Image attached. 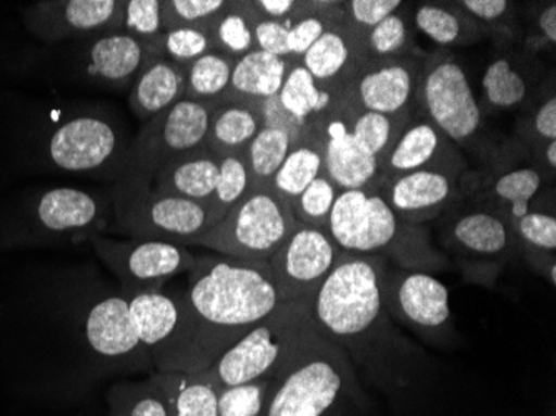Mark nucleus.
Segmentation results:
<instances>
[{
	"instance_id": "e433bc0d",
	"label": "nucleus",
	"mask_w": 556,
	"mask_h": 416,
	"mask_svg": "<svg viewBox=\"0 0 556 416\" xmlns=\"http://www.w3.org/2000/svg\"><path fill=\"white\" fill-rule=\"evenodd\" d=\"M236 58L220 50L193 61L186 67V97L199 102L215 103L229 96Z\"/></svg>"
},
{
	"instance_id": "f03ea898",
	"label": "nucleus",
	"mask_w": 556,
	"mask_h": 416,
	"mask_svg": "<svg viewBox=\"0 0 556 416\" xmlns=\"http://www.w3.org/2000/svg\"><path fill=\"white\" fill-rule=\"evenodd\" d=\"M386 267L380 256L342 253L315 293L311 315L320 337L357 360L378 383L389 387L396 380L387 355L393 352L400 356L393 345L400 346L402 337L390 325L383 305Z\"/></svg>"
},
{
	"instance_id": "13d9d810",
	"label": "nucleus",
	"mask_w": 556,
	"mask_h": 416,
	"mask_svg": "<svg viewBox=\"0 0 556 416\" xmlns=\"http://www.w3.org/2000/svg\"><path fill=\"white\" fill-rule=\"evenodd\" d=\"M542 161L545 167H548L549 171L555 172L556 140H549V142L542 143Z\"/></svg>"
},
{
	"instance_id": "8fccbe9b",
	"label": "nucleus",
	"mask_w": 556,
	"mask_h": 416,
	"mask_svg": "<svg viewBox=\"0 0 556 416\" xmlns=\"http://www.w3.org/2000/svg\"><path fill=\"white\" fill-rule=\"evenodd\" d=\"M457 4L482 27L483 33L508 29L514 21L515 8L507 0H462Z\"/></svg>"
},
{
	"instance_id": "f3484780",
	"label": "nucleus",
	"mask_w": 556,
	"mask_h": 416,
	"mask_svg": "<svg viewBox=\"0 0 556 416\" xmlns=\"http://www.w3.org/2000/svg\"><path fill=\"white\" fill-rule=\"evenodd\" d=\"M307 136L314 137L324 153L325 174L339 190L378 189L382 184V162L365 152L350 136L345 121L336 108L308 124Z\"/></svg>"
},
{
	"instance_id": "603ef678",
	"label": "nucleus",
	"mask_w": 556,
	"mask_h": 416,
	"mask_svg": "<svg viewBox=\"0 0 556 416\" xmlns=\"http://www.w3.org/2000/svg\"><path fill=\"white\" fill-rule=\"evenodd\" d=\"M254 39L255 49L275 55V58L292 59L287 22L268 21L258 15L254 27Z\"/></svg>"
},
{
	"instance_id": "1a4fd4ad",
	"label": "nucleus",
	"mask_w": 556,
	"mask_h": 416,
	"mask_svg": "<svg viewBox=\"0 0 556 416\" xmlns=\"http://www.w3.org/2000/svg\"><path fill=\"white\" fill-rule=\"evenodd\" d=\"M383 305L390 318L432 345L453 337L450 293L445 283L421 270L389 265L383 272Z\"/></svg>"
},
{
	"instance_id": "7ed1b4c3",
	"label": "nucleus",
	"mask_w": 556,
	"mask_h": 416,
	"mask_svg": "<svg viewBox=\"0 0 556 416\" xmlns=\"http://www.w3.org/2000/svg\"><path fill=\"white\" fill-rule=\"evenodd\" d=\"M327 231L350 255L392 259L408 270L446 267V260L433 249L424 225L400 220L377 189L340 190Z\"/></svg>"
},
{
	"instance_id": "9d476101",
	"label": "nucleus",
	"mask_w": 556,
	"mask_h": 416,
	"mask_svg": "<svg viewBox=\"0 0 556 416\" xmlns=\"http://www.w3.org/2000/svg\"><path fill=\"white\" fill-rule=\"evenodd\" d=\"M117 222L132 239L165 240L182 245L214 225L207 203L157 190L115 192Z\"/></svg>"
},
{
	"instance_id": "72a5a7b5",
	"label": "nucleus",
	"mask_w": 556,
	"mask_h": 416,
	"mask_svg": "<svg viewBox=\"0 0 556 416\" xmlns=\"http://www.w3.org/2000/svg\"><path fill=\"white\" fill-rule=\"evenodd\" d=\"M278 102L293 117L303 124H311L330 109L336 96L321 89L296 59L290 61L282 89L278 92Z\"/></svg>"
},
{
	"instance_id": "c756f323",
	"label": "nucleus",
	"mask_w": 556,
	"mask_h": 416,
	"mask_svg": "<svg viewBox=\"0 0 556 416\" xmlns=\"http://www.w3.org/2000/svg\"><path fill=\"white\" fill-rule=\"evenodd\" d=\"M518 249L527 256L536 274L552 287L556 285V217L555 212L530 209L510 220Z\"/></svg>"
},
{
	"instance_id": "864d4df0",
	"label": "nucleus",
	"mask_w": 556,
	"mask_h": 416,
	"mask_svg": "<svg viewBox=\"0 0 556 416\" xmlns=\"http://www.w3.org/2000/svg\"><path fill=\"white\" fill-rule=\"evenodd\" d=\"M262 125L265 127L278 128L292 137L293 143L302 142L307 139L308 124H303L299 118L290 115L282 103L278 102V97L264 100L261 103Z\"/></svg>"
},
{
	"instance_id": "de8ad7c7",
	"label": "nucleus",
	"mask_w": 556,
	"mask_h": 416,
	"mask_svg": "<svg viewBox=\"0 0 556 416\" xmlns=\"http://www.w3.org/2000/svg\"><path fill=\"white\" fill-rule=\"evenodd\" d=\"M164 30L175 27H199L217 17L229 2L225 0H162Z\"/></svg>"
},
{
	"instance_id": "09e8293b",
	"label": "nucleus",
	"mask_w": 556,
	"mask_h": 416,
	"mask_svg": "<svg viewBox=\"0 0 556 416\" xmlns=\"http://www.w3.org/2000/svg\"><path fill=\"white\" fill-rule=\"evenodd\" d=\"M161 4L162 0H125L121 29L146 42L157 43L165 33Z\"/></svg>"
},
{
	"instance_id": "bb28decb",
	"label": "nucleus",
	"mask_w": 556,
	"mask_h": 416,
	"mask_svg": "<svg viewBox=\"0 0 556 416\" xmlns=\"http://www.w3.org/2000/svg\"><path fill=\"white\" fill-rule=\"evenodd\" d=\"M125 299L129 300L137 337L152 358V355H155L170 340L179 324L177 300L162 290L134 293Z\"/></svg>"
},
{
	"instance_id": "39448f33",
	"label": "nucleus",
	"mask_w": 556,
	"mask_h": 416,
	"mask_svg": "<svg viewBox=\"0 0 556 416\" xmlns=\"http://www.w3.org/2000/svg\"><path fill=\"white\" fill-rule=\"evenodd\" d=\"M296 224L292 205L271 187H254L220 220L182 247H205L230 259L267 262Z\"/></svg>"
},
{
	"instance_id": "6ab92c4d",
	"label": "nucleus",
	"mask_w": 556,
	"mask_h": 416,
	"mask_svg": "<svg viewBox=\"0 0 556 416\" xmlns=\"http://www.w3.org/2000/svg\"><path fill=\"white\" fill-rule=\"evenodd\" d=\"M462 177L442 171H417L378 187L400 220L424 225L453 209L462 197Z\"/></svg>"
},
{
	"instance_id": "20e7f679",
	"label": "nucleus",
	"mask_w": 556,
	"mask_h": 416,
	"mask_svg": "<svg viewBox=\"0 0 556 416\" xmlns=\"http://www.w3.org/2000/svg\"><path fill=\"white\" fill-rule=\"evenodd\" d=\"M317 338L311 302L280 303L205 374L218 390L250 381L270 380L286 371Z\"/></svg>"
},
{
	"instance_id": "c85d7f7f",
	"label": "nucleus",
	"mask_w": 556,
	"mask_h": 416,
	"mask_svg": "<svg viewBox=\"0 0 556 416\" xmlns=\"http://www.w3.org/2000/svg\"><path fill=\"white\" fill-rule=\"evenodd\" d=\"M412 21L415 29L443 49L471 46L485 36L482 27L465 14L457 2H424L415 8Z\"/></svg>"
},
{
	"instance_id": "9b49d317",
	"label": "nucleus",
	"mask_w": 556,
	"mask_h": 416,
	"mask_svg": "<svg viewBox=\"0 0 556 416\" xmlns=\"http://www.w3.org/2000/svg\"><path fill=\"white\" fill-rule=\"evenodd\" d=\"M90 240L99 259L121 280L122 297L162 290L168 278L190 272L197 264L187 247L165 240H112L100 234H92Z\"/></svg>"
},
{
	"instance_id": "4d7b16f0",
	"label": "nucleus",
	"mask_w": 556,
	"mask_h": 416,
	"mask_svg": "<svg viewBox=\"0 0 556 416\" xmlns=\"http://www.w3.org/2000/svg\"><path fill=\"white\" fill-rule=\"evenodd\" d=\"M536 25H539L540 34H542L543 40L548 42L549 46L556 43V5L555 2H549L546 8L542 9V12L536 18Z\"/></svg>"
},
{
	"instance_id": "6e6d98bb",
	"label": "nucleus",
	"mask_w": 556,
	"mask_h": 416,
	"mask_svg": "<svg viewBox=\"0 0 556 416\" xmlns=\"http://www.w3.org/2000/svg\"><path fill=\"white\" fill-rule=\"evenodd\" d=\"M303 2L299 0H255L252 2L261 17L268 21L289 22L296 14Z\"/></svg>"
},
{
	"instance_id": "58836bf2",
	"label": "nucleus",
	"mask_w": 556,
	"mask_h": 416,
	"mask_svg": "<svg viewBox=\"0 0 556 416\" xmlns=\"http://www.w3.org/2000/svg\"><path fill=\"white\" fill-rule=\"evenodd\" d=\"M293 146L295 143L289 134L262 125L257 136L243 152L254 187H270L275 174L282 167Z\"/></svg>"
},
{
	"instance_id": "a211bd4d",
	"label": "nucleus",
	"mask_w": 556,
	"mask_h": 416,
	"mask_svg": "<svg viewBox=\"0 0 556 416\" xmlns=\"http://www.w3.org/2000/svg\"><path fill=\"white\" fill-rule=\"evenodd\" d=\"M368 61L365 30L353 25L343 12L299 59L315 83L333 96L350 86Z\"/></svg>"
},
{
	"instance_id": "a19ab883",
	"label": "nucleus",
	"mask_w": 556,
	"mask_h": 416,
	"mask_svg": "<svg viewBox=\"0 0 556 416\" xmlns=\"http://www.w3.org/2000/svg\"><path fill=\"white\" fill-rule=\"evenodd\" d=\"M365 46L370 61H386L414 54V21L407 4H403L399 11L368 29L365 33Z\"/></svg>"
},
{
	"instance_id": "423d86ee",
	"label": "nucleus",
	"mask_w": 556,
	"mask_h": 416,
	"mask_svg": "<svg viewBox=\"0 0 556 416\" xmlns=\"http://www.w3.org/2000/svg\"><path fill=\"white\" fill-rule=\"evenodd\" d=\"M355 392L349 355L318 335L286 371L275 378L268 416H328Z\"/></svg>"
},
{
	"instance_id": "473e14b6",
	"label": "nucleus",
	"mask_w": 556,
	"mask_h": 416,
	"mask_svg": "<svg viewBox=\"0 0 556 416\" xmlns=\"http://www.w3.org/2000/svg\"><path fill=\"white\" fill-rule=\"evenodd\" d=\"M486 105L495 111H515L532 96V75L520 59L498 55L490 62L482 79Z\"/></svg>"
},
{
	"instance_id": "ddd939ff",
	"label": "nucleus",
	"mask_w": 556,
	"mask_h": 416,
	"mask_svg": "<svg viewBox=\"0 0 556 416\" xmlns=\"http://www.w3.org/2000/svg\"><path fill=\"white\" fill-rule=\"evenodd\" d=\"M445 242L477 267L505 264L518 249L510 218L493 205H470L452 215L445 225Z\"/></svg>"
},
{
	"instance_id": "a878e982",
	"label": "nucleus",
	"mask_w": 556,
	"mask_h": 416,
	"mask_svg": "<svg viewBox=\"0 0 556 416\" xmlns=\"http://www.w3.org/2000/svg\"><path fill=\"white\" fill-rule=\"evenodd\" d=\"M333 108L339 111L345 121L350 136L357 140L358 146L382 162L390 147L399 137L403 125L407 124L412 115L403 117H390V115L377 114L365 111L358 105L345 90H340L333 99Z\"/></svg>"
},
{
	"instance_id": "6e6552de",
	"label": "nucleus",
	"mask_w": 556,
	"mask_h": 416,
	"mask_svg": "<svg viewBox=\"0 0 556 416\" xmlns=\"http://www.w3.org/2000/svg\"><path fill=\"white\" fill-rule=\"evenodd\" d=\"M415 109L464 149L473 146L485 128V112L467 71L446 50L424 59Z\"/></svg>"
},
{
	"instance_id": "c03bdc74",
	"label": "nucleus",
	"mask_w": 556,
	"mask_h": 416,
	"mask_svg": "<svg viewBox=\"0 0 556 416\" xmlns=\"http://www.w3.org/2000/svg\"><path fill=\"white\" fill-rule=\"evenodd\" d=\"M275 378L218 390V416H268Z\"/></svg>"
},
{
	"instance_id": "b1692460",
	"label": "nucleus",
	"mask_w": 556,
	"mask_h": 416,
	"mask_svg": "<svg viewBox=\"0 0 556 416\" xmlns=\"http://www.w3.org/2000/svg\"><path fill=\"white\" fill-rule=\"evenodd\" d=\"M186 97V68L168 59H152L134 80L129 103L140 121L149 122Z\"/></svg>"
},
{
	"instance_id": "7c9ffc66",
	"label": "nucleus",
	"mask_w": 556,
	"mask_h": 416,
	"mask_svg": "<svg viewBox=\"0 0 556 416\" xmlns=\"http://www.w3.org/2000/svg\"><path fill=\"white\" fill-rule=\"evenodd\" d=\"M99 202L84 190L62 189L43 193L37 218L49 231H86L99 222Z\"/></svg>"
},
{
	"instance_id": "49530a36",
	"label": "nucleus",
	"mask_w": 556,
	"mask_h": 416,
	"mask_svg": "<svg viewBox=\"0 0 556 416\" xmlns=\"http://www.w3.org/2000/svg\"><path fill=\"white\" fill-rule=\"evenodd\" d=\"M159 49L162 58L186 68L197 59L215 50V47L207 27L199 25L165 30L159 39Z\"/></svg>"
},
{
	"instance_id": "5fc2aeb1",
	"label": "nucleus",
	"mask_w": 556,
	"mask_h": 416,
	"mask_svg": "<svg viewBox=\"0 0 556 416\" xmlns=\"http://www.w3.org/2000/svg\"><path fill=\"white\" fill-rule=\"evenodd\" d=\"M530 128L535 134L540 142L545 143L549 140H556V97L549 93L539 108L530 121Z\"/></svg>"
},
{
	"instance_id": "aec40b11",
	"label": "nucleus",
	"mask_w": 556,
	"mask_h": 416,
	"mask_svg": "<svg viewBox=\"0 0 556 416\" xmlns=\"http://www.w3.org/2000/svg\"><path fill=\"white\" fill-rule=\"evenodd\" d=\"M118 137L109 122L77 117L50 137V159L62 171L90 172L108 164L117 153Z\"/></svg>"
},
{
	"instance_id": "f704fd0d",
	"label": "nucleus",
	"mask_w": 556,
	"mask_h": 416,
	"mask_svg": "<svg viewBox=\"0 0 556 416\" xmlns=\"http://www.w3.org/2000/svg\"><path fill=\"white\" fill-rule=\"evenodd\" d=\"M324 172L321 147L314 137L307 136V139L292 147L282 167L275 174L270 187L292 205L296 197Z\"/></svg>"
},
{
	"instance_id": "ea45409f",
	"label": "nucleus",
	"mask_w": 556,
	"mask_h": 416,
	"mask_svg": "<svg viewBox=\"0 0 556 416\" xmlns=\"http://www.w3.org/2000/svg\"><path fill=\"white\" fill-rule=\"evenodd\" d=\"M108 416H170L167 396L157 377L146 381H124L111 388Z\"/></svg>"
},
{
	"instance_id": "37998d69",
	"label": "nucleus",
	"mask_w": 556,
	"mask_h": 416,
	"mask_svg": "<svg viewBox=\"0 0 556 416\" xmlns=\"http://www.w3.org/2000/svg\"><path fill=\"white\" fill-rule=\"evenodd\" d=\"M252 189H254V184H252L243 153L222 155L217 189L208 202L214 224L220 220Z\"/></svg>"
},
{
	"instance_id": "2f4dec72",
	"label": "nucleus",
	"mask_w": 556,
	"mask_h": 416,
	"mask_svg": "<svg viewBox=\"0 0 556 416\" xmlns=\"http://www.w3.org/2000/svg\"><path fill=\"white\" fill-rule=\"evenodd\" d=\"M170 416H218V388L205 371L155 374Z\"/></svg>"
},
{
	"instance_id": "a18cd8bd",
	"label": "nucleus",
	"mask_w": 556,
	"mask_h": 416,
	"mask_svg": "<svg viewBox=\"0 0 556 416\" xmlns=\"http://www.w3.org/2000/svg\"><path fill=\"white\" fill-rule=\"evenodd\" d=\"M340 190L327 174H320L292 203L296 222L327 230L328 217Z\"/></svg>"
},
{
	"instance_id": "4468645a",
	"label": "nucleus",
	"mask_w": 556,
	"mask_h": 416,
	"mask_svg": "<svg viewBox=\"0 0 556 416\" xmlns=\"http://www.w3.org/2000/svg\"><path fill=\"white\" fill-rule=\"evenodd\" d=\"M125 0H42L25 9L27 29L46 40L100 36L122 27Z\"/></svg>"
},
{
	"instance_id": "79ce46f5",
	"label": "nucleus",
	"mask_w": 556,
	"mask_h": 416,
	"mask_svg": "<svg viewBox=\"0 0 556 416\" xmlns=\"http://www.w3.org/2000/svg\"><path fill=\"white\" fill-rule=\"evenodd\" d=\"M340 15V2H303L302 8L287 22L292 59L299 61Z\"/></svg>"
},
{
	"instance_id": "412c9836",
	"label": "nucleus",
	"mask_w": 556,
	"mask_h": 416,
	"mask_svg": "<svg viewBox=\"0 0 556 416\" xmlns=\"http://www.w3.org/2000/svg\"><path fill=\"white\" fill-rule=\"evenodd\" d=\"M86 337L90 349L104 358L114 362L146 358L150 362L149 353L137 337L129 300L125 297H109L90 308L86 320Z\"/></svg>"
},
{
	"instance_id": "c9c22d12",
	"label": "nucleus",
	"mask_w": 556,
	"mask_h": 416,
	"mask_svg": "<svg viewBox=\"0 0 556 416\" xmlns=\"http://www.w3.org/2000/svg\"><path fill=\"white\" fill-rule=\"evenodd\" d=\"M258 14L252 2H229L207 27L215 50L239 59L255 49L254 27Z\"/></svg>"
},
{
	"instance_id": "5701e85b",
	"label": "nucleus",
	"mask_w": 556,
	"mask_h": 416,
	"mask_svg": "<svg viewBox=\"0 0 556 416\" xmlns=\"http://www.w3.org/2000/svg\"><path fill=\"white\" fill-rule=\"evenodd\" d=\"M220 157L208 147L184 153L164 165L152 180L150 190L207 203L217 189Z\"/></svg>"
},
{
	"instance_id": "dca6fc26",
	"label": "nucleus",
	"mask_w": 556,
	"mask_h": 416,
	"mask_svg": "<svg viewBox=\"0 0 556 416\" xmlns=\"http://www.w3.org/2000/svg\"><path fill=\"white\" fill-rule=\"evenodd\" d=\"M417 171H442L464 177L467 162L437 125L414 111L383 157L382 184Z\"/></svg>"
},
{
	"instance_id": "0eeeda50",
	"label": "nucleus",
	"mask_w": 556,
	"mask_h": 416,
	"mask_svg": "<svg viewBox=\"0 0 556 416\" xmlns=\"http://www.w3.org/2000/svg\"><path fill=\"white\" fill-rule=\"evenodd\" d=\"M214 105L187 99L146 122L115 192L150 190L157 172L172 159L202 149L207 140Z\"/></svg>"
},
{
	"instance_id": "f257e3e1",
	"label": "nucleus",
	"mask_w": 556,
	"mask_h": 416,
	"mask_svg": "<svg viewBox=\"0 0 556 416\" xmlns=\"http://www.w3.org/2000/svg\"><path fill=\"white\" fill-rule=\"evenodd\" d=\"M189 274V289L175 297L179 324L150 358L159 374L208 370L280 305L267 262L197 256Z\"/></svg>"
},
{
	"instance_id": "cd10ccee",
	"label": "nucleus",
	"mask_w": 556,
	"mask_h": 416,
	"mask_svg": "<svg viewBox=\"0 0 556 416\" xmlns=\"http://www.w3.org/2000/svg\"><path fill=\"white\" fill-rule=\"evenodd\" d=\"M290 61L292 59L275 58L262 50H250L249 54L236 59L230 92L227 97L264 102L278 96L286 80Z\"/></svg>"
},
{
	"instance_id": "3c124183",
	"label": "nucleus",
	"mask_w": 556,
	"mask_h": 416,
	"mask_svg": "<svg viewBox=\"0 0 556 416\" xmlns=\"http://www.w3.org/2000/svg\"><path fill=\"white\" fill-rule=\"evenodd\" d=\"M402 5L403 2H400V0H349V2H340L343 15L365 33L375 27L378 22H382L383 18L399 11Z\"/></svg>"
},
{
	"instance_id": "393cba45",
	"label": "nucleus",
	"mask_w": 556,
	"mask_h": 416,
	"mask_svg": "<svg viewBox=\"0 0 556 416\" xmlns=\"http://www.w3.org/2000/svg\"><path fill=\"white\" fill-rule=\"evenodd\" d=\"M261 103L237 97L215 103L205 146L218 157L245 152L262 128Z\"/></svg>"
},
{
	"instance_id": "f8f14e48",
	"label": "nucleus",
	"mask_w": 556,
	"mask_h": 416,
	"mask_svg": "<svg viewBox=\"0 0 556 416\" xmlns=\"http://www.w3.org/2000/svg\"><path fill=\"white\" fill-rule=\"evenodd\" d=\"M342 253L324 228L296 224L267 260L280 303L312 302Z\"/></svg>"
},
{
	"instance_id": "4c0bfd02",
	"label": "nucleus",
	"mask_w": 556,
	"mask_h": 416,
	"mask_svg": "<svg viewBox=\"0 0 556 416\" xmlns=\"http://www.w3.org/2000/svg\"><path fill=\"white\" fill-rule=\"evenodd\" d=\"M542 187L543 174L539 168H510L490 184L486 197L493 202L502 203L500 211L514 220L532 209V202L542 192Z\"/></svg>"
},
{
	"instance_id": "4be33fe9",
	"label": "nucleus",
	"mask_w": 556,
	"mask_h": 416,
	"mask_svg": "<svg viewBox=\"0 0 556 416\" xmlns=\"http://www.w3.org/2000/svg\"><path fill=\"white\" fill-rule=\"evenodd\" d=\"M161 55L159 42H146L117 29L93 37L89 49V72L109 86H132L137 75Z\"/></svg>"
},
{
	"instance_id": "2eb2a0df",
	"label": "nucleus",
	"mask_w": 556,
	"mask_h": 416,
	"mask_svg": "<svg viewBox=\"0 0 556 416\" xmlns=\"http://www.w3.org/2000/svg\"><path fill=\"white\" fill-rule=\"evenodd\" d=\"M424 59L405 55L386 61H368L364 71L345 90L365 111L390 117L412 115L417 103Z\"/></svg>"
}]
</instances>
